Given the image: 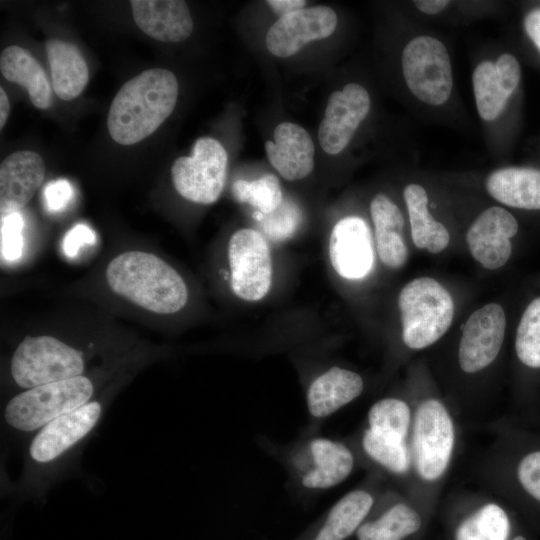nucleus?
<instances>
[{"label":"nucleus","instance_id":"nucleus-33","mask_svg":"<svg viewBox=\"0 0 540 540\" xmlns=\"http://www.w3.org/2000/svg\"><path fill=\"white\" fill-rule=\"evenodd\" d=\"M411 422L410 408L397 398L375 402L368 411V428L405 440Z\"/></svg>","mask_w":540,"mask_h":540},{"label":"nucleus","instance_id":"nucleus-10","mask_svg":"<svg viewBox=\"0 0 540 540\" xmlns=\"http://www.w3.org/2000/svg\"><path fill=\"white\" fill-rule=\"evenodd\" d=\"M292 465L304 488L325 490L349 477L354 468V455L341 441L315 437L294 454Z\"/></svg>","mask_w":540,"mask_h":540},{"label":"nucleus","instance_id":"nucleus-40","mask_svg":"<svg viewBox=\"0 0 540 540\" xmlns=\"http://www.w3.org/2000/svg\"><path fill=\"white\" fill-rule=\"evenodd\" d=\"M266 3L279 18L288 13L303 9L306 5V1L304 0H269Z\"/></svg>","mask_w":540,"mask_h":540},{"label":"nucleus","instance_id":"nucleus-2","mask_svg":"<svg viewBox=\"0 0 540 540\" xmlns=\"http://www.w3.org/2000/svg\"><path fill=\"white\" fill-rule=\"evenodd\" d=\"M106 280L114 293L157 314L176 313L188 301L183 278L152 253H121L108 264Z\"/></svg>","mask_w":540,"mask_h":540},{"label":"nucleus","instance_id":"nucleus-23","mask_svg":"<svg viewBox=\"0 0 540 540\" xmlns=\"http://www.w3.org/2000/svg\"><path fill=\"white\" fill-rule=\"evenodd\" d=\"M376 251L381 262L392 269L402 267L408 256L403 238L404 217L385 194H377L370 203Z\"/></svg>","mask_w":540,"mask_h":540},{"label":"nucleus","instance_id":"nucleus-27","mask_svg":"<svg viewBox=\"0 0 540 540\" xmlns=\"http://www.w3.org/2000/svg\"><path fill=\"white\" fill-rule=\"evenodd\" d=\"M409 214L411 236L414 245L431 253H439L449 244L447 228L435 220L428 211V195L419 184H409L403 191Z\"/></svg>","mask_w":540,"mask_h":540},{"label":"nucleus","instance_id":"nucleus-19","mask_svg":"<svg viewBox=\"0 0 540 540\" xmlns=\"http://www.w3.org/2000/svg\"><path fill=\"white\" fill-rule=\"evenodd\" d=\"M274 141H266L265 151L271 165L288 181L308 176L314 167V143L300 125L283 122L274 130Z\"/></svg>","mask_w":540,"mask_h":540},{"label":"nucleus","instance_id":"nucleus-26","mask_svg":"<svg viewBox=\"0 0 540 540\" xmlns=\"http://www.w3.org/2000/svg\"><path fill=\"white\" fill-rule=\"evenodd\" d=\"M0 71L5 79L27 90L36 108L51 106V85L42 66L28 50L17 45L6 47L0 55Z\"/></svg>","mask_w":540,"mask_h":540},{"label":"nucleus","instance_id":"nucleus-4","mask_svg":"<svg viewBox=\"0 0 540 540\" xmlns=\"http://www.w3.org/2000/svg\"><path fill=\"white\" fill-rule=\"evenodd\" d=\"M93 394V382L84 375L43 384L12 397L4 409V419L15 430L38 431L55 418L90 402Z\"/></svg>","mask_w":540,"mask_h":540},{"label":"nucleus","instance_id":"nucleus-28","mask_svg":"<svg viewBox=\"0 0 540 540\" xmlns=\"http://www.w3.org/2000/svg\"><path fill=\"white\" fill-rule=\"evenodd\" d=\"M421 523L416 510L404 503H397L377 518L364 521L355 534L357 540H402L417 532Z\"/></svg>","mask_w":540,"mask_h":540},{"label":"nucleus","instance_id":"nucleus-36","mask_svg":"<svg viewBox=\"0 0 540 540\" xmlns=\"http://www.w3.org/2000/svg\"><path fill=\"white\" fill-rule=\"evenodd\" d=\"M517 476L522 487L540 501V451L531 452L521 459Z\"/></svg>","mask_w":540,"mask_h":540},{"label":"nucleus","instance_id":"nucleus-24","mask_svg":"<svg viewBox=\"0 0 540 540\" xmlns=\"http://www.w3.org/2000/svg\"><path fill=\"white\" fill-rule=\"evenodd\" d=\"M488 193L498 202L523 210H540V170L506 167L492 172L485 182Z\"/></svg>","mask_w":540,"mask_h":540},{"label":"nucleus","instance_id":"nucleus-13","mask_svg":"<svg viewBox=\"0 0 540 540\" xmlns=\"http://www.w3.org/2000/svg\"><path fill=\"white\" fill-rule=\"evenodd\" d=\"M337 26L336 13L327 6L303 8L280 17L268 30L266 47L277 57H290L313 40L329 37Z\"/></svg>","mask_w":540,"mask_h":540},{"label":"nucleus","instance_id":"nucleus-15","mask_svg":"<svg viewBox=\"0 0 540 540\" xmlns=\"http://www.w3.org/2000/svg\"><path fill=\"white\" fill-rule=\"evenodd\" d=\"M102 412L99 401H90L47 423L37 431L29 445L30 458L38 464L58 459L92 431Z\"/></svg>","mask_w":540,"mask_h":540},{"label":"nucleus","instance_id":"nucleus-37","mask_svg":"<svg viewBox=\"0 0 540 540\" xmlns=\"http://www.w3.org/2000/svg\"><path fill=\"white\" fill-rule=\"evenodd\" d=\"M74 197V189L66 179L49 182L43 191L44 204L47 211L56 213L68 206Z\"/></svg>","mask_w":540,"mask_h":540},{"label":"nucleus","instance_id":"nucleus-18","mask_svg":"<svg viewBox=\"0 0 540 540\" xmlns=\"http://www.w3.org/2000/svg\"><path fill=\"white\" fill-rule=\"evenodd\" d=\"M45 176L42 157L30 150L17 151L0 165L1 217L20 212L41 186Z\"/></svg>","mask_w":540,"mask_h":540},{"label":"nucleus","instance_id":"nucleus-22","mask_svg":"<svg viewBox=\"0 0 540 540\" xmlns=\"http://www.w3.org/2000/svg\"><path fill=\"white\" fill-rule=\"evenodd\" d=\"M373 505L374 497L370 492L352 490L296 540H346L357 532Z\"/></svg>","mask_w":540,"mask_h":540},{"label":"nucleus","instance_id":"nucleus-9","mask_svg":"<svg viewBox=\"0 0 540 540\" xmlns=\"http://www.w3.org/2000/svg\"><path fill=\"white\" fill-rule=\"evenodd\" d=\"M413 447L416 469L426 481L439 479L448 467L454 447V426L445 406L428 399L416 411Z\"/></svg>","mask_w":540,"mask_h":540},{"label":"nucleus","instance_id":"nucleus-5","mask_svg":"<svg viewBox=\"0 0 540 540\" xmlns=\"http://www.w3.org/2000/svg\"><path fill=\"white\" fill-rule=\"evenodd\" d=\"M15 383L30 389L83 375L84 356L78 349L47 335L26 336L11 358Z\"/></svg>","mask_w":540,"mask_h":540},{"label":"nucleus","instance_id":"nucleus-34","mask_svg":"<svg viewBox=\"0 0 540 540\" xmlns=\"http://www.w3.org/2000/svg\"><path fill=\"white\" fill-rule=\"evenodd\" d=\"M263 230L273 240H285L297 229L301 213L298 207L290 202H282L272 213L263 215Z\"/></svg>","mask_w":540,"mask_h":540},{"label":"nucleus","instance_id":"nucleus-30","mask_svg":"<svg viewBox=\"0 0 540 540\" xmlns=\"http://www.w3.org/2000/svg\"><path fill=\"white\" fill-rule=\"evenodd\" d=\"M366 455L388 471L404 474L410 467L405 440L372 429H365L361 440Z\"/></svg>","mask_w":540,"mask_h":540},{"label":"nucleus","instance_id":"nucleus-43","mask_svg":"<svg viewBox=\"0 0 540 540\" xmlns=\"http://www.w3.org/2000/svg\"><path fill=\"white\" fill-rule=\"evenodd\" d=\"M512 540H527L524 536L518 535L514 537Z\"/></svg>","mask_w":540,"mask_h":540},{"label":"nucleus","instance_id":"nucleus-17","mask_svg":"<svg viewBox=\"0 0 540 540\" xmlns=\"http://www.w3.org/2000/svg\"><path fill=\"white\" fill-rule=\"evenodd\" d=\"M521 69L516 57L503 53L496 62L482 61L472 74V84L479 116L493 121L504 110L510 96L517 88Z\"/></svg>","mask_w":540,"mask_h":540},{"label":"nucleus","instance_id":"nucleus-12","mask_svg":"<svg viewBox=\"0 0 540 540\" xmlns=\"http://www.w3.org/2000/svg\"><path fill=\"white\" fill-rule=\"evenodd\" d=\"M370 104L367 90L357 83H348L330 95L318 129L319 143L326 153L334 155L344 150L366 118Z\"/></svg>","mask_w":540,"mask_h":540},{"label":"nucleus","instance_id":"nucleus-1","mask_svg":"<svg viewBox=\"0 0 540 540\" xmlns=\"http://www.w3.org/2000/svg\"><path fill=\"white\" fill-rule=\"evenodd\" d=\"M177 97L178 81L171 71L144 70L125 82L115 95L107 117L110 136L121 145L140 142L168 118Z\"/></svg>","mask_w":540,"mask_h":540},{"label":"nucleus","instance_id":"nucleus-14","mask_svg":"<svg viewBox=\"0 0 540 540\" xmlns=\"http://www.w3.org/2000/svg\"><path fill=\"white\" fill-rule=\"evenodd\" d=\"M519 232L517 219L506 209L492 206L483 211L466 234L473 258L489 270L504 266L513 252L512 239Z\"/></svg>","mask_w":540,"mask_h":540},{"label":"nucleus","instance_id":"nucleus-7","mask_svg":"<svg viewBox=\"0 0 540 540\" xmlns=\"http://www.w3.org/2000/svg\"><path fill=\"white\" fill-rule=\"evenodd\" d=\"M228 155L222 144L211 137L196 140L191 156L177 158L171 168L176 191L198 204L214 203L224 187Z\"/></svg>","mask_w":540,"mask_h":540},{"label":"nucleus","instance_id":"nucleus-31","mask_svg":"<svg viewBox=\"0 0 540 540\" xmlns=\"http://www.w3.org/2000/svg\"><path fill=\"white\" fill-rule=\"evenodd\" d=\"M515 353L530 369H540V294L523 309L515 333Z\"/></svg>","mask_w":540,"mask_h":540},{"label":"nucleus","instance_id":"nucleus-6","mask_svg":"<svg viewBox=\"0 0 540 540\" xmlns=\"http://www.w3.org/2000/svg\"><path fill=\"white\" fill-rule=\"evenodd\" d=\"M402 72L407 87L420 101L439 106L447 102L453 88L448 51L437 38L421 35L403 49Z\"/></svg>","mask_w":540,"mask_h":540},{"label":"nucleus","instance_id":"nucleus-42","mask_svg":"<svg viewBox=\"0 0 540 540\" xmlns=\"http://www.w3.org/2000/svg\"><path fill=\"white\" fill-rule=\"evenodd\" d=\"M10 112V103L4 89L0 87V128L2 129L7 121Z\"/></svg>","mask_w":540,"mask_h":540},{"label":"nucleus","instance_id":"nucleus-38","mask_svg":"<svg viewBox=\"0 0 540 540\" xmlns=\"http://www.w3.org/2000/svg\"><path fill=\"white\" fill-rule=\"evenodd\" d=\"M96 242L95 232L86 224L79 223L72 227L64 236L62 249L67 257H75L85 245Z\"/></svg>","mask_w":540,"mask_h":540},{"label":"nucleus","instance_id":"nucleus-16","mask_svg":"<svg viewBox=\"0 0 540 540\" xmlns=\"http://www.w3.org/2000/svg\"><path fill=\"white\" fill-rule=\"evenodd\" d=\"M329 258L335 272L344 279L358 280L369 274L374 253L370 229L362 218L348 216L334 225Z\"/></svg>","mask_w":540,"mask_h":540},{"label":"nucleus","instance_id":"nucleus-20","mask_svg":"<svg viewBox=\"0 0 540 540\" xmlns=\"http://www.w3.org/2000/svg\"><path fill=\"white\" fill-rule=\"evenodd\" d=\"M137 26L161 42H180L193 31V20L185 1L133 0L130 2Z\"/></svg>","mask_w":540,"mask_h":540},{"label":"nucleus","instance_id":"nucleus-8","mask_svg":"<svg viewBox=\"0 0 540 540\" xmlns=\"http://www.w3.org/2000/svg\"><path fill=\"white\" fill-rule=\"evenodd\" d=\"M230 285L241 300L257 302L270 291L272 258L266 238L257 230L242 228L228 243Z\"/></svg>","mask_w":540,"mask_h":540},{"label":"nucleus","instance_id":"nucleus-29","mask_svg":"<svg viewBox=\"0 0 540 540\" xmlns=\"http://www.w3.org/2000/svg\"><path fill=\"white\" fill-rule=\"evenodd\" d=\"M509 534L506 512L499 505L489 503L461 522L455 540H507Z\"/></svg>","mask_w":540,"mask_h":540},{"label":"nucleus","instance_id":"nucleus-41","mask_svg":"<svg viewBox=\"0 0 540 540\" xmlns=\"http://www.w3.org/2000/svg\"><path fill=\"white\" fill-rule=\"evenodd\" d=\"M447 0H417L414 4L418 10L425 14L434 15L444 10L448 5Z\"/></svg>","mask_w":540,"mask_h":540},{"label":"nucleus","instance_id":"nucleus-3","mask_svg":"<svg viewBox=\"0 0 540 540\" xmlns=\"http://www.w3.org/2000/svg\"><path fill=\"white\" fill-rule=\"evenodd\" d=\"M402 339L411 349L426 348L449 329L454 316L450 293L435 279L419 277L406 283L398 296Z\"/></svg>","mask_w":540,"mask_h":540},{"label":"nucleus","instance_id":"nucleus-39","mask_svg":"<svg viewBox=\"0 0 540 540\" xmlns=\"http://www.w3.org/2000/svg\"><path fill=\"white\" fill-rule=\"evenodd\" d=\"M524 28L528 37L540 52V9H534L525 16Z\"/></svg>","mask_w":540,"mask_h":540},{"label":"nucleus","instance_id":"nucleus-21","mask_svg":"<svg viewBox=\"0 0 540 540\" xmlns=\"http://www.w3.org/2000/svg\"><path fill=\"white\" fill-rule=\"evenodd\" d=\"M363 389L364 382L358 373L333 366L314 378L308 386V412L316 419L327 418L360 396Z\"/></svg>","mask_w":540,"mask_h":540},{"label":"nucleus","instance_id":"nucleus-32","mask_svg":"<svg viewBox=\"0 0 540 540\" xmlns=\"http://www.w3.org/2000/svg\"><path fill=\"white\" fill-rule=\"evenodd\" d=\"M232 193L238 202L257 208L263 215L272 213L283 202L279 180L273 174H266L253 181L236 180Z\"/></svg>","mask_w":540,"mask_h":540},{"label":"nucleus","instance_id":"nucleus-35","mask_svg":"<svg viewBox=\"0 0 540 540\" xmlns=\"http://www.w3.org/2000/svg\"><path fill=\"white\" fill-rule=\"evenodd\" d=\"M23 226L20 212L1 217V256L7 262L16 261L22 256Z\"/></svg>","mask_w":540,"mask_h":540},{"label":"nucleus","instance_id":"nucleus-25","mask_svg":"<svg viewBox=\"0 0 540 540\" xmlns=\"http://www.w3.org/2000/svg\"><path fill=\"white\" fill-rule=\"evenodd\" d=\"M52 87L62 100L76 98L86 87L89 70L81 52L71 43L51 39L45 44Z\"/></svg>","mask_w":540,"mask_h":540},{"label":"nucleus","instance_id":"nucleus-11","mask_svg":"<svg viewBox=\"0 0 540 540\" xmlns=\"http://www.w3.org/2000/svg\"><path fill=\"white\" fill-rule=\"evenodd\" d=\"M506 329L504 309L489 303L467 319L459 344V364L466 373L486 368L498 356Z\"/></svg>","mask_w":540,"mask_h":540}]
</instances>
